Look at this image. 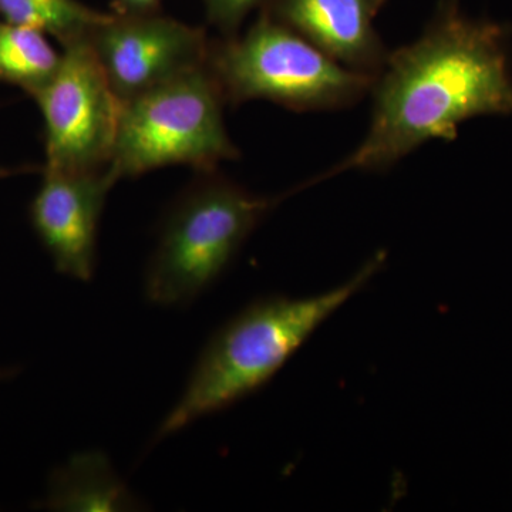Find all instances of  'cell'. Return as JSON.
<instances>
[{
    "mask_svg": "<svg viewBox=\"0 0 512 512\" xmlns=\"http://www.w3.org/2000/svg\"><path fill=\"white\" fill-rule=\"evenodd\" d=\"M369 130L352 154L303 188L348 171H384L464 121L512 116L510 28L443 0L420 37L389 52L372 87Z\"/></svg>",
    "mask_w": 512,
    "mask_h": 512,
    "instance_id": "cell-1",
    "label": "cell"
},
{
    "mask_svg": "<svg viewBox=\"0 0 512 512\" xmlns=\"http://www.w3.org/2000/svg\"><path fill=\"white\" fill-rule=\"evenodd\" d=\"M161 0H114V13L156 12Z\"/></svg>",
    "mask_w": 512,
    "mask_h": 512,
    "instance_id": "cell-14",
    "label": "cell"
},
{
    "mask_svg": "<svg viewBox=\"0 0 512 512\" xmlns=\"http://www.w3.org/2000/svg\"><path fill=\"white\" fill-rule=\"evenodd\" d=\"M207 64L232 106L268 100L293 111L343 109L372 92L376 79L336 62L265 10L244 35L212 40Z\"/></svg>",
    "mask_w": 512,
    "mask_h": 512,
    "instance_id": "cell-4",
    "label": "cell"
},
{
    "mask_svg": "<svg viewBox=\"0 0 512 512\" xmlns=\"http://www.w3.org/2000/svg\"><path fill=\"white\" fill-rule=\"evenodd\" d=\"M379 252L345 284L306 298L269 296L222 325L202 349L180 400L158 426L154 443L224 412L271 382L276 373L383 268Z\"/></svg>",
    "mask_w": 512,
    "mask_h": 512,
    "instance_id": "cell-2",
    "label": "cell"
},
{
    "mask_svg": "<svg viewBox=\"0 0 512 512\" xmlns=\"http://www.w3.org/2000/svg\"><path fill=\"white\" fill-rule=\"evenodd\" d=\"M86 40L121 104L205 66L212 42L204 29L158 10L107 13Z\"/></svg>",
    "mask_w": 512,
    "mask_h": 512,
    "instance_id": "cell-7",
    "label": "cell"
},
{
    "mask_svg": "<svg viewBox=\"0 0 512 512\" xmlns=\"http://www.w3.org/2000/svg\"><path fill=\"white\" fill-rule=\"evenodd\" d=\"M60 55L45 33L0 18V83L33 96L55 72Z\"/></svg>",
    "mask_w": 512,
    "mask_h": 512,
    "instance_id": "cell-11",
    "label": "cell"
},
{
    "mask_svg": "<svg viewBox=\"0 0 512 512\" xmlns=\"http://www.w3.org/2000/svg\"><path fill=\"white\" fill-rule=\"evenodd\" d=\"M225 104L208 64L126 101L110 173L117 181L171 165L208 173L222 161L237 160L238 147L224 123Z\"/></svg>",
    "mask_w": 512,
    "mask_h": 512,
    "instance_id": "cell-5",
    "label": "cell"
},
{
    "mask_svg": "<svg viewBox=\"0 0 512 512\" xmlns=\"http://www.w3.org/2000/svg\"><path fill=\"white\" fill-rule=\"evenodd\" d=\"M106 16L79 0H0V18L56 37L62 46L86 40Z\"/></svg>",
    "mask_w": 512,
    "mask_h": 512,
    "instance_id": "cell-12",
    "label": "cell"
},
{
    "mask_svg": "<svg viewBox=\"0 0 512 512\" xmlns=\"http://www.w3.org/2000/svg\"><path fill=\"white\" fill-rule=\"evenodd\" d=\"M40 505L52 511H133L141 507L100 451L77 454L57 468Z\"/></svg>",
    "mask_w": 512,
    "mask_h": 512,
    "instance_id": "cell-10",
    "label": "cell"
},
{
    "mask_svg": "<svg viewBox=\"0 0 512 512\" xmlns=\"http://www.w3.org/2000/svg\"><path fill=\"white\" fill-rule=\"evenodd\" d=\"M16 375H18V369H0V382L12 379Z\"/></svg>",
    "mask_w": 512,
    "mask_h": 512,
    "instance_id": "cell-15",
    "label": "cell"
},
{
    "mask_svg": "<svg viewBox=\"0 0 512 512\" xmlns=\"http://www.w3.org/2000/svg\"><path fill=\"white\" fill-rule=\"evenodd\" d=\"M264 10L356 72L376 77L389 56L373 25L376 0H272Z\"/></svg>",
    "mask_w": 512,
    "mask_h": 512,
    "instance_id": "cell-9",
    "label": "cell"
},
{
    "mask_svg": "<svg viewBox=\"0 0 512 512\" xmlns=\"http://www.w3.org/2000/svg\"><path fill=\"white\" fill-rule=\"evenodd\" d=\"M116 183L109 167L94 171L45 168L30 205V221L60 274L92 281L101 214Z\"/></svg>",
    "mask_w": 512,
    "mask_h": 512,
    "instance_id": "cell-8",
    "label": "cell"
},
{
    "mask_svg": "<svg viewBox=\"0 0 512 512\" xmlns=\"http://www.w3.org/2000/svg\"><path fill=\"white\" fill-rule=\"evenodd\" d=\"M62 47L55 72L33 94L45 121L46 168L103 170L116 143L121 103L87 40Z\"/></svg>",
    "mask_w": 512,
    "mask_h": 512,
    "instance_id": "cell-6",
    "label": "cell"
},
{
    "mask_svg": "<svg viewBox=\"0 0 512 512\" xmlns=\"http://www.w3.org/2000/svg\"><path fill=\"white\" fill-rule=\"evenodd\" d=\"M296 192L298 187L266 197L217 171L200 173L161 221L144 276L148 302L183 308L200 298L224 275L258 225Z\"/></svg>",
    "mask_w": 512,
    "mask_h": 512,
    "instance_id": "cell-3",
    "label": "cell"
},
{
    "mask_svg": "<svg viewBox=\"0 0 512 512\" xmlns=\"http://www.w3.org/2000/svg\"><path fill=\"white\" fill-rule=\"evenodd\" d=\"M208 22L224 39L239 35L242 23L249 13L265 9L272 0H201Z\"/></svg>",
    "mask_w": 512,
    "mask_h": 512,
    "instance_id": "cell-13",
    "label": "cell"
},
{
    "mask_svg": "<svg viewBox=\"0 0 512 512\" xmlns=\"http://www.w3.org/2000/svg\"><path fill=\"white\" fill-rule=\"evenodd\" d=\"M387 0H376L377 6H379V9L382 8L384 3H386Z\"/></svg>",
    "mask_w": 512,
    "mask_h": 512,
    "instance_id": "cell-16",
    "label": "cell"
}]
</instances>
